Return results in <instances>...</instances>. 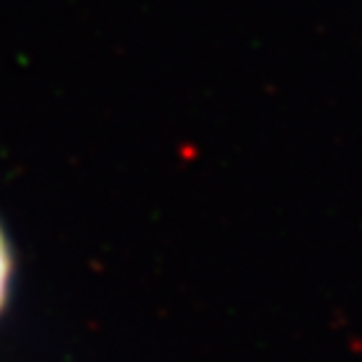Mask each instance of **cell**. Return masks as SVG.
I'll list each match as a JSON object with an SVG mask.
<instances>
[{
	"label": "cell",
	"mask_w": 362,
	"mask_h": 362,
	"mask_svg": "<svg viewBox=\"0 0 362 362\" xmlns=\"http://www.w3.org/2000/svg\"><path fill=\"white\" fill-rule=\"evenodd\" d=\"M8 284H11V249H8L6 237L0 232V310L6 305Z\"/></svg>",
	"instance_id": "obj_1"
}]
</instances>
